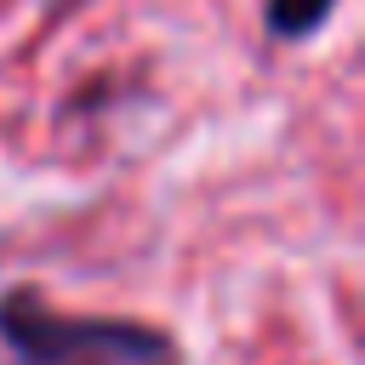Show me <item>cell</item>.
<instances>
[{
  "mask_svg": "<svg viewBox=\"0 0 365 365\" xmlns=\"http://www.w3.org/2000/svg\"><path fill=\"white\" fill-rule=\"evenodd\" d=\"M0 348L17 365H182V348L165 325L68 314L34 285L0 291Z\"/></svg>",
  "mask_w": 365,
  "mask_h": 365,
  "instance_id": "1",
  "label": "cell"
},
{
  "mask_svg": "<svg viewBox=\"0 0 365 365\" xmlns=\"http://www.w3.org/2000/svg\"><path fill=\"white\" fill-rule=\"evenodd\" d=\"M331 11L336 0H262V23L274 40H308L314 29H325Z\"/></svg>",
  "mask_w": 365,
  "mask_h": 365,
  "instance_id": "2",
  "label": "cell"
}]
</instances>
